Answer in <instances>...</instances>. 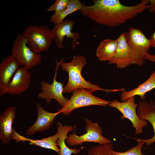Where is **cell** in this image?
<instances>
[{
	"mask_svg": "<svg viewBox=\"0 0 155 155\" xmlns=\"http://www.w3.org/2000/svg\"><path fill=\"white\" fill-rule=\"evenodd\" d=\"M117 46V39H104L100 42L97 47L96 55L100 61H108L109 62L114 56Z\"/></svg>",
	"mask_w": 155,
	"mask_h": 155,
	"instance_id": "20",
	"label": "cell"
},
{
	"mask_svg": "<svg viewBox=\"0 0 155 155\" xmlns=\"http://www.w3.org/2000/svg\"><path fill=\"white\" fill-rule=\"evenodd\" d=\"M31 74L24 66L20 67L16 72L5 91V94L19 95L26 92L29 88Z\"/></svg>",
	"mask_w": 155,
	"mask_h": 155,
	"instance_id": "11",
	"label": "cell"
},
{
	"mask_svg": "<svg viewBox=\"0 0 155 155\" xmlns=\"http://www.w3.org/2000/svg\"><path fill=\"white\" fill-rule=\"evenodd\" d=\"M90 90L79 88L75 90L65 105L58 110L64 115H70L76 109L91 105L106 106L109 102L94 96Z\"/></svg>",
	"mask_w": 155,
	"mask_h": 155,
	"instance_id": "5",
	"label": "cell"
},
{
	"mask_svg": "<svg viewBox=\"0 0 155 155\" xmlns=\"http://www.w3.org/2000/svg\"><path fill=\"white\" fill-rule=\"evenodd\" d=\"M58 137V133H57L54 135L40 140H34L26 138L20 135L15 131L12 139L16 140L17 142L25 141L29 142V144L35 145L41 147L53 150L59 154L60 150L59 148L56 144Z\"/></svg>",
	"mask_w": 155,
	"mask_h": 155,
	"instance_id": "19",
	"label": "cell"
},
{
	"mask_svg": "<svg viewBox=\"0 0 155 155\" xmlns=\"http://www.w3.org/2000/svg\"><path fill=\"white\" fill-rule=\"evenodd\" d=\"M75 23L73 20H64L60 23L54 25L51 29L53 40L58 48H64L63 42L65 36L67 39H71L72 48L73 49L76 48L80 35L78 32H72Z\"/></svg>",
	"mask_w": 155,
	"mask_h": 155,
	"instance_id": "10",
	"label": "cell"
},
{
	"mask_svg": "<svg viewBox=\"0 0 155 155\" xmlns=\"http://www.w3.org/2000/svg\"><path fill=\"white\" fill-rule=\"evenodd\" d=\"M15 106L6 108L0 116V140L4 145L8 144L14 134L13 123L16 115Z\"/></svg>",
	"mask_w": 155,
	"mask_h": 155,
	"instance_id": "14",
	"label": "cell"
},
{
	"mask_svg": "<svg viewBox=\"0 0 155 155\" xmlns=\"http://www.w3.org/2000/svg\"><path fill=\"white\" fill-rule=\"evenodd\" d=\"M149 40L151 46L155 49V31L150 36Z\"/></svg>",
	"mask_w": 155,
	"mask_h": 155,
	"instance_id": "26",
	"label": "cell"
},
{
	"mask_svg": "<svg viewBox=\"0 0 155 155\" xmlns=\"http://www.w3.org/2000/svg\"><path fill=\"white\" fill-rule=\"evenodd\" d=\"M149 2L148 7V8L150 13H155V0H148Z\"/></svg>",
	"mask_w": 155,
	"mask_h": 155,
	"instance_id": "25",
	"label": "cell"
},
{
	"mask_svg": "<svg viewBox=\"0 0 155 155\" xmlns=\"http://www.w3.org/2000/svg\"><path fill=\"white\" fill-rule=\"evenodd\" d=\"M37 117L35 123L26 130L28 136L34 135L36 132L41 133L48 129L52 125L55 118L60 113L57 111L56 113H50L45 110L39 104H36Z\"/></svg>",
	"mask_w": 155,
	"mask_h": 155,
	"instance_id": "13",
	"label": "cell"
},
{
	"mask_svg": "<svg viewBox=\"0 0 155 155\" xmlns=\"http://www.w3.org/2000/svg\"><path fill=\"white\" fill-rule=\"evenodd\" d=\"M27 42V39L23 33L18 34L13 41L11 51L20 66H23L29 70L40 63L42 57L40 53L32 51Z\"/></svg>",
	"mask_w": 155,
	"mask_h": 155,
	"instance_id": "6",
	"label": "cell"
},
{
	"mask_svg": "<svg viewBox=\"0 0 155 155\" xmlns=\"http://www.w3.org/2000/svg\"><path fill=\"white\" fill-rule=\"evenodd\" d=\"M91 5H83L81 15L96 23L113 28L125 23L148 9V0L136 5H124L119 0H94Z\"/></svg>",
	"mask_w": 155,
	"mask_h": 155,
	"instance_id": "1",
	"label": "cell"
},
{
	"mask_svg": "<svg viewBox=\"0 0 155 155\" xmlns=\"http://www.w3.org/2000/svg\"><path fill=\"white\" fill-rule=\"evenodd\" d=\"M145 59L146 60L155 62V55L148 53L146 56Z\"/></svg>",
	"mask_w": 155,
	"mask_h": 155,
	"instance_id": "27",
	"label": "cell"
},
{
	"mask_svg": "<svg viewBox=\"0 0 155 155\" xmlns=\"http://www.w3.org/2000/svg\"><path fill=\"white\" fill-rule=\"evenodd\" d=\"M63 61V59L61 60L60 66L63 70L68 73L69 77L67 83L63 87V93L73 92L79 88L88 89L92 92L96 90L104 91L107 92L121 91V89H103L86 80L81 74L83 67L87 64L86 59L84 56H75L69 62H64Z\"/></svg>",
	"mask_w": 155,
	"mask_h": 155,
	"instance_id": "2",
	"label": "cell"
},
{
	"mask_svg": "<svg viewBox=\"0 0 155 155\" xmlns=\"http://www.w3.org/2000/svg\"><path fill=\"white\" fill-rule=\"evenodd\" d=\"M83 5L80 0H69L67 8L60 12L53 14L50 17L49 22L53 23L54 25L60 23L68 15L80 11Z\"/></svg>",
	"mask_w": 155,
	"mask_h": 155,
	"instance_id": "21",
	"label": "cell"
},
{
	"mask_svg": "<svg viewBox=\"0 0 155 155\" xmlns=\"http://www.w3.org/2000/svg\"><path fill=\"white\" fill-rule=\"evenodd\" d=\"M69 0H56L55 3L46 10L47 11H54L55 13L60 12L67 7Z\"/></svg>",
	"mask_w": 155,
	"mask_h": 155,
	"instance_id": "24",
	"label": "cell"
},
{
	"mask_svg": "<svg viewBox=\"0 0 155 155\" xmlns=\"http://www.w3.org/2000/svg\"><path fill=\"white\" fill-rule=\"evenodd\" d=\"M61 61V60L58 62L56 60L55 75L51 84L44 80L41 82V91L38 93V96L39 98L45 100L47 104H50L52 99H55L62 107L65 105L69 99L63 95V84L58 82L56 80L57 70Z\"/></svg>",
	"mask_w": 155,
	"mask_h": 155,
	"instance_id": "9",
	"label": "cell"
},
{
	"mask_svg": "<svg viewBox=\"0 0 155 155\" xmlns=\"http://www.w3.org/2000/svg\"><path fill=\"white\" fill-rule=\"evenodd\" d=\"M137 144L135 146L123 152L111 151L112 155H144L142 153V148L144 143L141 141L137 142Z\"/></svg>",
	"mask_w": 155,
	"mask_h": 155,
	"instance_id": "23",
	"label": "cell"
},
{
	"mask_svg": "<svg viewBox=\"0 0 155 155\" xmlns=\"http://www.w3.org/2000/svg\"><path fill=\"white\" fill-rule=\"evenodd\" d=\"M113 145L111 143L99 144L91 147L89 149L88 155H112Z\"/></svg>",
	"mask_w": 155,
	"mask_h": 155,
	"instance_id": "22",
	"label": "cell"
},
{
	"mask_svg": "<svg viewBox=\"0 0 155 155\" xmlns=\"http://www.w3.org/2000/svg\"><path fill=\"white\" fill-rule=\"evenodd\" d=\"M125 35L132 64L142 66L145 62L146 56L151 47L149 39L146 37L141 30L133 27H130Z\"/></svg>",
	"mask_w": 155,
	"mask_h": 155,
	"instance_id": "3",
	"label": "cell"
},
{
	"mask_svg": "<svg viewBox=\"0 0 155 155\" xmlns=\"http://www.w3.org/2000/svg\"><path fill=\"white\" fill-rule=\"evenodd\" d=\"M23 34L27 40V45L37 53L45 51L50 47L53 40L51 30L47 26L30 25Z\"/></svg>",
	"mask_w": 155,
	"mask_h": 155,
	"instance_id": "4",
	"label": "cell"
},
{
	"mask_svg": "<svg viewBox=\"0 0 155 155\" xmlns=\"http://www.w3.org/2000/svg\"><path fill=\"white\" fill-rule=\"evenodd\" d=\"M155 88V70L149 78L137 87L129 91L125 90L122 92L120 98L122 102L127 101L131 97L138 96L140 98L144 100L145 94L148 92Z\"/></svg>",
	"mask_w": 155,
	"mask_h": 155,
	"instance_id": "17",
	"label": "cell"
},
{
	"mask_svg": "<svg viewBox=\"0 0 155 155\" xmlns=\"http://www.w3.org/2000/svg\"><path fill=\"white\" fill-rule=\"evenodd\" d=\"M139 117L141 119L148 121L153 127L154 134L153 136L147 139H141L130 137L137 142L141 141L147 146L155 142V104L151 100L148 102L144 100L140 101L138 104L137 112Z\"/></svg>",
	"mask_w": 155,
	"mask_h": 155,
	"instance_id": "15",
	"label": "cell"
},
{
	"mask_svg": "<svg viewBox=\"0 0 155 155\" xmlns=\"http://www.w3.org/2000/svg\"><path fill=\"white\" fill-rule=\"evenodd\" d=\"M135 100L134 96L131 97L124 102H120L114 99L109 102L108 105L116 108L122 114V115L121 117V119L129 120L132 123V126L135 129V133L139 134L143 133V128L147 125L148 122L141 119L138 116L136 111L138 104L135 103Z\"/></svg>",
	"mask_w": 155,
	"mask_h": 155,
	"instance_id": "8",
	"label": "cell"
},
{
	"mask_svg": "<svg viewBox=\"0 0 155 155\" xmlns=\"http://www.w3.org/2000/svg\"><path fill=\"white\" fill-rule=\"evenodd\" d=\"M16 57L12 54L3 59L0 63V95L5 91L12 78L20 67Z\"/></svg>",
	"mask_w": 155,
	"mask_h": 155,
	"instance_id": "12",
	"label": "cell"
},
{
	"mask_svg": "<svg viewBox=\"0 0 155 155\" xmlns=\"http://www.w3.org/2000/svg\"><path fill=\"white\" fill-rule=\"evenodd\" d=\"M117 39V46L116 51L113 58L108 62V64H115L117 68H125L132 64V60L125 32L121 34Z\"/></svg>",
	"mask_w": 155,
	"mask_h": 155,
	"instance_id": "16",
	"label": "cell"
},
{
	"mask_svg": "<svg viewBox=\"0 0 155 155\" xmlns=\"http://www.w3.org/2000/svg\"><path fill=\"white\" fill-rule=\"evenodd\" d=\"M86 133L78 136L73 133L69 134L66 139L67 143L72 146L82 145L85 142H93L103 145L111 143V141L102 135V129L99 124L90 119H84Z\"/></svg>",
	"mask_w": 155,
	"mask_h": 155,
	"instance_id": "7",
	"label": "cell"
},
{
	"mask_svg": "<svg viewBox=\"0 0 155 155\" xmlns=\"http://www.w3.org/2000/svg\"><path fill=\"white\" fill-rule=\"evenodd\" d=\"M57 132L58 137L56 144L59 146L60 152L59 155H71L72 154L77 155L81 151L82 148L77 149L75 148H70L67 146L66 139L67 134L73 130V127L72 126L65 125H63L59 122L57 123Z\"/></svg>",
	"mask_w": 155,
	"mask_h": 155,
	"instance_id": "18",
	"label": "cell"
}]
</instances>
